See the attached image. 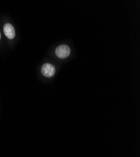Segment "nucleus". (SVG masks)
I'll return each instance as SVG.
<instances>
[{
	"label": "nucleus",
	"instance_id": "obj_4",
	"mask_svg": "<svg viewBox=\"0 0 140 157\" xmlns=\"http://www.w3.org/2000/svg\"><path fill=\"white\" fill-rule=\"evenodd\" d=\"M0 39H1V32H0Z\"/></svg>",
	"mask_w": 140,
	"mask_h": 157
},
{
	"label": "nucleus",
	"instance_id": "obj_1",
	"mask_svg": "<svg viewBox=\"0 0 140 157\" xmlns=\"http://www.w3.org/2000/svg\"><path fill=\"white\" fill-rule=\"evenodd\" d=\"M55 54L60 59H66L70 54V48L67 45H60L56 48Z\"/></svg>",
	"mask_w": 140,
	"mask_h": 157
},
{
	"label": "nucleus",
	"instance_id": "obj_2",
	"mask_svg": "<svg viewBox=\"0 0 140 157\" xmlns=\"http://www.w3.org/2000/svg\"><path fill=\"white\" fill-rule=\"evenodd\" d=\"M42 73L46 77H52L55 75V68L54 65L50 63H44L42 67Z\"/></svg>",
	"mask_w": 140,
	"mask_h": 157
},
{
	"label": "nucleus",
	"instance_id": "obj_3",
	"mask_svg": "<svg viewBox=\"0 0 140 157\" xmlns=\"http://www.w3.org/2000/svg\"><path fill=\"white\" fill-rule=\"evenodd\" d=\"M3 32H4L5 35L9 39H13V38H14L15 36V29L13 27V26L10 23H6L4 25Z\"/></svg>",
	"mask_w": 140,
	"mask_h": 157
}]
</instances>
